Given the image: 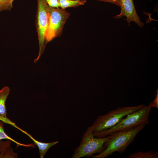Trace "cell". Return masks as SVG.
I'll list each match as a JSON object with an SVG mask.
<instances>
[{"label":"cell","mask_w":158,"mask_h":158,"mask_svg":"<svg viewBox=\"0 0 158 158\" xmlns=\"http://www.w3.org/2000/svg\"><path fill=\"white\" fill-rule=\"evenodd\" d=\"M97 1L108 2L120 6L119 0H97Z\"/></svg>","instance_id":"obj_17"},{"label":"cell","mask_w":158,"mask_h":158,"mask_svg":"<svg viewBox=\"0 0 158 158\" xmlns=\"http://www.w3.org/2000/svg\"><path fill=\"white\" fill-rule=\"evenodd\" d=\"M36 26L38 34L39 51L37 57L34 62H37L43 53L46 46L45 37L49 21V6L45 0H37Z\"/></svg>","instance_id":"obj_6"},{"label":"cell","mask_w":158,"mask_h":158,"mask_svg":"<svg viewBox=\"0 0 158 158\" xmlns=\"http://www.w3.org/2000/svg\"><path fill=\"white\" fill-rule=\"evenodd\" d=\"M47 5L50 7L52 8L60 7L59 0H45Z\"/></svg>","instance_id":"obj_15"},{"label":"cell","mask_w":158,"mask_h":158,"mask_svg":"<svg viewBox=\"0 0 158 158\" xmlns=\"http://www.w3.org/2000/svg\"><path fill=\"white\" fill-rule=\"evenodd\" d=\"M152 102L147 106L130 113L121 119L116 124L107 130L93 132L95 137L104 138L118 131L129 130L139 126L148 124Z\"/></svg>","instance_id":"obj_2"},{"label":"cell","mask_w":158,"mask_h":158,"mask_svg":"<svg viewBox=\"0 0 158 158\" xmlns=\"http://www.w3.org/2000/svg\"><path fill=\"white\" fill-rule=\"evenodd\" d=\"M10 91L9 88L7 86L0 90V119L7 117L5 102Z\"/></svg>","instance_id":"obj_9"},{"label":"cell","mask_w":158,"mask_h":158,"mask_svg":"<svg viewBox=\"0 0 158 158\" xmlns=\"http://www.w3.org/2000/svg\"><path fill=\"white\" fill-rule=\"evenodd\" d=\"M91 126L88 127L83 134L79 145L75 149L71 158H80L92 157L99 153L105 149L104 144L110 135L104 138H95Z\"/></svg>","instance_id":"obj_3"},{"label":"cell","mask_w":158,"mask_h":158,"mask_svg":"<svg viewBox=\"0 0 158 158\" xmlns=\"http://www.w3.org/2000/svg\"><path fill=\"white\" fill-rule=\"evenodd\" d=\"M60 8L65 9L69 7L78 6L84 5L86 0H59Z\"/></svg>","instance_id":"obj_11"},{"label":"cell","mask_w":158,"mask_h":158,"mask_svg":"<svg viewBox=\"0 0 158 158\" xmlns=\"http://www.w3.org/2000/svg\"><path fill=\"white\" fill-rule=\"evenodd\" d=\"M3 139H7L17 144L18 147L19 146H32V145L31 144L27 145L19 143L8 136L5 133L3 123L1 122H0V140Z\"/></svg>","instance_id":"obj_13"},{"label":"cell","mask_w":158,"mask_h":158,"mask_svg":"<svg viewBox=\"0 0 158 158\" xmlns=\"http://www.w3.org/2000/svg\"><path fill=\"white\" fill-rule=\"evenodd\" d=\"M145 126V125H140L129 130L117 132L110 135V138L104 143V149L98 154L93 155L92 157L104 158L115 152H124Z\"/></svg>","instance_id":"obj_1"},{"label":"cell","mask_w":158,"mask_h":158,"mask_svg":"<svg viewBox=\"0 0 158 158\" xmlns=\"http://www.w3.org/2000/svg\"><path fill=\"white\" fill-rule=\"evenodd\" d=\"M8 124L20 130L29 137L33 141L39 148L40 156L41 158H43L44 157L45 154L49 148L59 142L58 141L48 143L40 142L35 139L30 134L26 131L22 130L18 127L15 123L11 121L9 122Z\"/></svg>","instance_id":"obj_8"},{"label":"cell","mask_w":158,"mask_h":158,"mask_svg":"<svg viewBox=\"0 0 158 158\" xmlns=\"http://www.w3.org/2000/svg\"><path fill=\"white\" fill-rule=\"evenodd\" d=\"M14 0H0V11H11Z\"/></svg>","instance_id":"obj_14"},{"label":"cell","mask_w":158,"mask_h":158,"mask_svg":"<svg viewBox=\"0 0 158 158\" xmlns=\"http://www.w3.org/2000/svg\"><path fill=\"white\" fill-rule=\"evenodd\" d=\"M9 142L0 140V158L15 157L13 156V150H11Z\"/></svg>","instance_id":"obj_10"},{"label":"cell","mask_w":158,"mask_h":158,"mask_svg":"<svg viewBox=\"0 0 158 158\" xmlns=\"http://www.w3.org/2000/svg\"><path fill=\"white\" fill-rule=\"evenodd\" d=\"M120 7L121 10L120 13L113 18L119 19L123 16L126 18V20L130 25V22H134L140 27H142L144 24L140 20V18L137 14L133 0H119Z\"/></svg>","instance_id":"obj_7"},{"label":"cell","mask_w":158,"mask_h":158,"mask_svg":"<svg viewBox=\"0 0 158 158\" xmlns=\"http://www.w3.org/2000/svg\"><path fill=\"white\" fill-rule=\"evenodd\" d=\"M143 104L137 106L119 107L107 114L98 116L91 126L93 132H98L109 128L128 115L144 107Z\"/></svg>","instance_id":"obj_4"},{"label":"cell","mask_w":158,"mask_h":158,"mask_svg":"<svg viewBox=\"0 0 158 158\" xmlns=\"http://www.w3.org/2000/svg\"><path fill=\"white\" fill-rule=\"evenodd\" d=\"M157 93L156 95L155 98L152 104V108H158V90L157 91Z\"/></svg>","instance_id":"obj_16"},{"label":"cell","mask_w":158,"mask_h":158,"mask_svg":"<svg viewBox=\"0 0 158 158\" xmlns=\"http://www.w3.org/2000/svg\"><path fill=\"white\" fill-rule=\"evenodd\" d=\"M49 21L45 37V45L55 38L60 37L70 14L65 9L49 6Z\"/></svg>","instance_id":"obj_5"},{"label":"cell","mask_w":158,"mask_h":158,"mask_svg":"<svg viewBox=\"0 0 158 158\" xmlns=\"http://www.w3.org/2000/svg\"><path fill=\"white\" fill-rule=\"evenodd\" d=\"M149 0L150 1H151L152 0Z\"/></svg>","instance_id":"obj_18"},{"label":"cell","mask_w":158,"mask_h":158,"mask_svg":"<svg viewBox=\"0 0 158 158\" xmlns=\"http://www.w3.org/2000/svg\"><path fill=\"white\" fill-rule=\"evenodd\" d=\"M127 158H158V152L153 151H140L129 155Z\"/></svg>","instance_id":"obj_12"}]
</instances>
